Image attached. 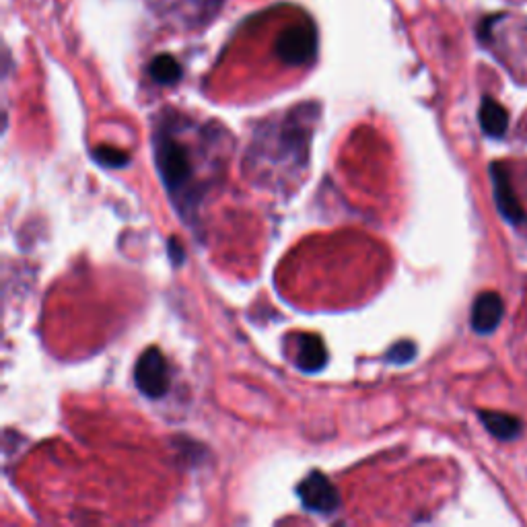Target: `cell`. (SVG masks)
I'll list each match as a JSON object with an SVG mask.
<instances>
[{"label":"cell","instance_id":"obj_9","mask_svg":"<svg viewBox=\"0 0 527 527\" xmlns=\"http://www.w3.org/2000/svg\"><path fill=\"white\" fill-rule=\"evenodd\" d=\"M480 126H482L486 136H493V138L505 136L507 126H509L507 110L495 99L486 97L480 105Z\"/></svg>","mask_w":527,"mask_h":527},{"label":"cell","instance_id":"obj_5","mask_svg":"<svg viewBox=\"0 0 527 527\" xmlns=\"http://www.w3.org/2000/svg\"><path fill=\"white\" fill-rule=\"evenodd\" d=\"M490 178H493L495 200H497L501 215L513 225H523L527 221L525 210L521 208V204L517 200V194L511 186V180H509L505 167L501 163H495L493 167H490Z\"/></svg>","mask_w":527,"mask_h":527},{"label":"cell","instance_id":"obj_2","mask_svg":"<svg viewBox=\"0 0 527 527\" xmlns=\"http://www.w3.org/2000/svg\"><path fill=\"white\" fill-rule=\"evenodd\" d=\"M136 388L147 398L159 400L169 390V369L159 348H147L134 367Z\"/></svg>","mask_w":527,"mask_h":527},{"label":"cell","instance_id":"obj_13","mask_svg":"<svg viewBox=\"0 0 527 527\" xmlns=\"http://www.w3.org/2000/svg\"><path fill=\"white\" fill-rule=\"evenodd\" d=\"M169 256H171V260H173L175 266L182 264V260H184L182 245L178 241H175V239H169Z\"/></svg>","mask_w":527,"mask_h":527},{"label":"cell","instance_id":"obj_1","mask_svg":"<svg viewBox=\"0 0 527 527\" xmlns=\"http://www.w3.org/2000/svg\"><path fill=\"white\" fill-rule=\"evenodd\" d=\"M155 163L169 196L180 202V210L188 208V194L194 184V161L188 147L175 138L169 130H159L153 140Z\"/></svg>","mask_w":527,"mask_h":527},{"label":"cell","instance_id":"obj_10","mask_svg":"<svg viewBox=\"0 0 527 527\" xmlns=\"http://www.w3.org/2000/svg\"><path fill=\"white\" fill-rule=\"evenodd\" d=\"M149 73L151 79L159 85H173L182 79V66L178 64L173 56L169 54H159L157 58H153L151 66H149Z\"/></svg>","mask_w":527,"mask_h":527},{"label":"cell","instance_id":"obj_12","mask_svg":"<svg viewBox=\"0 0 527 527\" xmlns=\"http://www.w3.org/2000/svg\"><path fill=\"white\" fill-rule=\"evenodd\" d=\"M414 355H416V346H414L412 342L404 340V342L394 344V346L390 348V353L385 355V359H388V363L406 365V363H410V361L414 359Z\"/></svg>","mask_w":527,"mask_h":527},{"label":"cell","instance_id":"obj_7","mask_svg":"<svg viewBox=\"0 0 527 527\" xmlns=\"http://www.w3.org/2000/svg\"><path fill=\"white\" fill-rule=\"evenodd\" d=\"M328 353L320 336L299 334L295 344V365L303 373H318L326 367Z\"/></svg>","mask_w":527,"mask_h":527},{"label":"cell","instance_id":"obj_4","mask_svg":"<svg viewBox=\"0 0 527 527\" xmlns=\"http://www.w3.org/2000/svg\"><path fill=\"white\" fill-rule=\"evenodd\" d=\"M297 495L307 511L330 515L340 507V495L336 486L322 472H311L299 486Z\"/></svg>","mask_w":527,"mask_h":527},{"label":"cell","instance_id":"obj_11","mask_svg":"<svg viewBox=\"0 0 527 527\" xmlns=\"http://www.w3.org/2000/svg\"><path fill=\"white\" fill-rule=\"evenodd\" d=\"M93 157H95V161H99L105 167H124L130 161L128 153H124L120 149H112V147H97Z\"/></svg>","mask_w":527,"mask_h":527},{"label":"cell","instance_id":"obj_6","mask_svg":"<svg viewBox=\"0 0 527 527\" xmlns=\"http://www.w3.org/2000/svg\"><path fill=\"white\" fill-rule=\"evenodd\" d=\"M503 311L505 305L499 293H480L472 305V330L478 334L495 332L503 320Z\"/></svg>","mask_w":527,"mask_h":527},{"label":"cell","instance_id":"obj_8","mask_svg":"<svg viewBox=\"0 0 527 527\" xmlns=\"http://www.w3.org/2000/svg\"><path fill=\"white\" fill-rule=\"evenodd\" d=\"M478 416H480V420H482V425L486 427V431H488L490 435H495V437L501 439V441H513V439H517L519 433H521V423H519V418L511 416V414L482 410Z\"/></svg>","mask_w":527,"mask_h":527},{"label":"cell","instance_id":"obj_3","mask_svg":"<svg viewBox=\"0 0 527 527\" xmlns=\"http://www.w3.org/2000/svg\"><path fill=\"white\" fill-rule=\"evenodd\" d=\"M315 48H318V38H315V29L307 23L291 25L280 33L276 42L278 58L289 66L307 64L315 56Z\"/></svg>","mask_w":527,"mask_h":527}]
</instances>
